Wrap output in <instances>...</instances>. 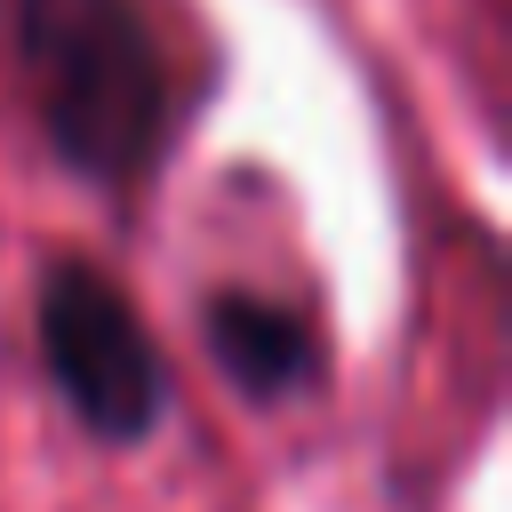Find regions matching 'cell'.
<instances>
[{"label":"cell","instance_id":"1","mask_svg":"<svg viewBox=\"0 0 512 512\" xmlns=\"http://www.w3.org/2000/svg\"><path fill=\"white\" fill-rule=\"evenodd\" d=\"M24 72L48 120V144L96 176L128 184L160 160L168 136V56L136 0H16Z\"/></svg>","mask_w":512,"mask_h":512},{"label":"cell","instance_id":"2","mask_svg":"<svg viewBox=\"0 0 512 512\" xmlns=\"http://www.w3.org/2000/svg\"><path fill=\"white\" fill-rule=\"evenodd\" d=\"M40 352H48V376L64 384V400L80 408V424L96 440H144L152 432L168 376H160V352H152L144 320L128 312V296L96 264H80V256L48 264V280H40Z\"/></svg>","mask_w":512,"mask_h":512},{"label":"cell","instance_id":"3","mask_svg":"<svg viewBox=\"0 0 512 512\" xmlns=\"http://www.w3.org/2000/svg\"><path fill=\"white\" fill-rule=\"evenodd\" d=\"M208 344L224 360V376L256 400H280L312 376V336L296 312L264 304V296H216L208 304Z\"/></svg>","mask_w":512,"mask_h":512}]
</instances>
